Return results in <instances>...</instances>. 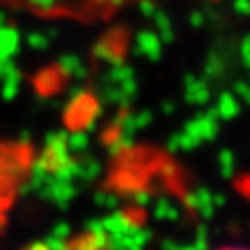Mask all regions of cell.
I'll return each mask as SVG.
<instances>
[{"mask_svg":"<svg viewBox=\"0 0 250 250\" xmlns=\"http://www.w3.org/2000/svg\"><path fill=\"white\" fill-rule=\"evenodd\" d=\"M138 10H140L144 16H150V18H152V14L158 10V6L154 4V0H138Z\"/></svg>","mask_w":250,"mask_h":250,"instance_id":"cell-14","label":"cell"},{"mask_svg":"<svg viewBox=\"0 0 250 250\" xmlns=\"http://www.w3.org/2000/svg\"><path fill=\"white\" fill-rule=\"evenodd\" d=\"M232 93H234V97L242 104H248L250 106V83L248 81H236L234 87H232Z\"/></svg>","mask_w":250,"mask_h":250,"instance_id":"cell-11","label":"cell"},{"mask_svg":"<svg viewBox=\"0 0 250 250\" xmlns=\"http://www.w3.org/2000/svg\"><path fill=\"white\" fill-rule=\"evenodd\" d=\"M152 20H154V32L158 34V38L162 40V43H171L173 38H175L171 18L164 10H156L152 14Z\"/></svg>","mask_w":250,"mask_h":250,"instance_id":"cell-7","label":"cell"},{"mask_svg":"<svg viewBox=\"0 0 250 250\" xmlns=\"http://www.w3.org/2000/svg\"><path fill=\"white\" fill-rule=\"evenodd\" d=\"M152 201H154V199H152V195H150L148 191H138V193L134 195V203L140 205V207H148Z\"/></svg>","mask_w":250,"mask_h":250,"instance_id":"cell-16","label":"cell"},{"mask_svg":"<svg viewBox=\"0 0 250 250\" xmlns=\"http://www.w3.org/2000/svg\"><path fill=\"white\" fill-rule=\"evenodd\" d=\"M232 10L238 16H250V0H232Z\"/></svg>","mask_w":250,"mask_h":250,"instance_id":"cell-13","label":"cell"},{"mask_svg":"<svg viewBox=\"0 0 250 250\" xmlns=\"http://www.w3.org/2000/svg\"><path fill=\"white\" fill-rule=\"evenodd\" d=\"M219 124H221L219 116L209 108V110H205V112L195 114L191 120H187L185 126H183V130H185L187 134H191L199 144H205V142H213V140L217 138V134H219Z\"/></svg>","mask_w":250,"mask_h":250,"instance_id":"cell-1","label":"cell"},{"mask_svg":"<svg viewBox=\"0 0 250 250\" xmlns=\"http://www.w3.org/2000/svg\"><path fill=\"white\" fill-rule=\"evenodd\" d=\"M240 59H242V63L250 69V36H246L244 40H242V43H240Z\"/></svg>","mask_w":250,"mask_h":250,"instance_id":"cell-12","label":"cell"},{"mask_svg":"<svg viewBox=\"0 0 250 250\" xmlns=\"http://www.w3.org/2000/svg\"><path fill=\"white\" fill-rule=\"evenodd\" d=\"M205 24V14L201 12V10H193L191 14H189V26H193V28H201Z\"/></svg>","mask_w":250,"mask_h":250,"instance_id":"cell-15","label":"cell"},{"mask_svg":"<svg viewBox=\"0 0 250 250\" xmlns=\"http://www.w3.org/2000/svg\"><path fill=\"white\" fill-rule=\"evenodd\" d=\"M185 203L191 211H195L203 221H211L217 213V205H215V193L207 187H195L193 191H189L185 195Z\"/></svg>","mask_w":250,"mask_h":250,"instance_id":"cell-2","label":"cell"},{"mask_svg":"<svg viewBox=\"0 0 250 250\" xmlns=\"http://www.w3.org/2000/svg\"><path fill=\"white\" fill-rule=\"evenodd\" d=\"M152 209H154V219L160 223H177L183 217L181 207L169 199V197H160L152 201Z\"/></svg>","mask_w":250,"mask_h":250,"instance_id":"cell-6","label":"cell"},{"mask_svg":"<svg viewBox=\"0 0 250 250\" xmlns=\"http://www.w3.org/2000/svg\"><path fill=\"white\" fill-rule=\"evenodd\" d=\"M183 99L193 106H205L211 101V87L209 81L203 77H197L193 73H185L183 77Z\"/></svg>","mask_w":250,"mask_h":250,"instance_id":"cell-3","label":"cell"},{"mask_svg":"<svg viewBox=\"0 0 250 250\" xmlns=\"http://www.w3.org/2000/svg\"><path fill=\"white\" fill-rule=\"evenodd\" d=\"M217 166H219V171L225 179H230L234 173H236V158H234V152L225 148L219 152L217 156Z\"/></svg>","mask_w":250,"mask_h":250,"instance_id":"cell-8","label":"cell"},{"mask_svg":"<svg viewBox=\"0 0 250 250\" xmlns=\"http://www.w3.org/2000/svg\"><path fill=\"white\" fill-rule=\"evenodd\" d=\"M162 110H164V114H173V112H175V103H171V101H164Z\"/></svg>","mask_w":250,"mask_h":250,"instance_id":"cell-17","label":"cell"},{"mask_svg":"<svg viewBox=\"0 0 250 250\" xmlns=\"http://www.w3.org/2000/svg\"><path fill=\"white\" fill-rule=\"evenodd\" d=\"M209 246V230L207 227H199L189 242H179L177 250H207Z\"/></svg>","mask_w":250,"mask_h":250,"instance_id":"cell-10","label":"cell"},{"mask_svg":"<svg viewBox=\"0 0 250 250\" xmlns=\"http://www.w3.org/2000/svg\"><path fill=\"white\" fill-rule=\"evenodd\" d=\"M225 73V59L219 53H211L203 63V79H217Z\"/></svg>","mask_w":250,"mask_h":250,"instance_id":"cell-9","label":"cell"},{"mask_svg":"<svg viewBox=\"0 0 250 250\" xmlns=\"http://www.w3.org/2000/svg\"><path fill=\"white\" fill-rule=\"evenodd\" d=\"M162 49H164V43L154 30L138 32V36L134 40V51L140 57H146L148 61H158L162 57Z\"/></svg>","mask_w":250,"mask_h":250,"instance_id":"cell-4","label":"cell"},{"mask_svg":"<svg viewBox=\"0 0 250 250\" xmlns=\"http://www.w3.org/2000/svg\"><path fill=\"white\" fill-rule=\"evenodd\" d=\"M240 108H242V103L234 97L232 91H223V93L217 97V103L211 106V110L219 116L221 122L234 120V118L240 114Z\"/></svg>","mask_w":250,"mask_h":250,"instance_id":"cell-5","label":"cell"},{"mask_svg":"<svg viewBox=\"0 0 250 250\" xmlns=\"http://www.w3.org/2000/svg\"><path fill=\"white\" fill-rule=\"evenodd\" d=\"M223 250H250V248H240V246H236V248H223Z\"/></svg>","mask_w":250,"mask_h":250,"instance_id":"cell-18","label":"cell"}]
</instances>
